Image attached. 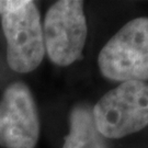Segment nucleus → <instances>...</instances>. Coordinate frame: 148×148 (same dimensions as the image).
<instances>
[{
    "mask_svg": "<svg viewBox=\"0 0 148 148\" xmlns=\"http://www.w3.org/2000/svg\"><path fill=\"white\" fill-rule=\"evenodd\" d=\"M92 114L106 139H121L142 131L148 126V82H121L101 97Z\"/></svg>",
    "mask_w": 148,
    "mask_h": 148,
    "instance_id": "nucleus-1",
    "label": "nucleus"
},
{
    "mask_svg": "<svg viewBox=\"0 0 148 148\" xmlns=\"http://www.w3.org/2000/svg\"><path fill=\"white\" fill-rule=\"evenodd\" d=\"M98 66L111 81L148 82V16L124 24L100 51Z\"/></svg>",
    "mask_w": 148,
    "mask_h": 148,
    "instance_id": "nucleus-2",
    "label": "nucleus"
},
{
    "mask_svg": "<svg viewBox=\"0 0 148 148\" xmlns=\"http://www.w3.org/2000/svg\"><path fill=\"white\" fill-rule=\"evenodd\" d=\"M42 27L45 53L52 63L66 67L82 57L88 36L84 1H56L46 12Z\"/></svg>",
    "mask_w": 148,
    "mask_h": 148,
    "instance_id": "nucleus-3",
    "label": "nucleus"
},
{
    "mask_svg": "<svg viewBox=\"0 0 148 148\" xmlns=\"http://www.w3.org/2000/svg\"><path fill=\"white\" fill-rule=\"evenodd\" d=\"M7 41V63L13 71L31 73L45 55L41 14L34 1L1 16Z\"/></svg>",
    "mask_w": 148,
    "mask_h": 148,
    "instance_id": "nucleus-4",
    "label": "nucleus"
},
{
    "mask_svg": "<svg viewBox=\"0 0 148 148\" xmlns=\"http://www.w3.org/2000/svg\"><path fill=\"white\" fill-rule=\"evenodd\" d=\"M40 130L31 90L20 81L8 86L0 99V147L34 148Z\"/></svg>",
    "mask_w": 148,
    "mask_h": 148,
    "instance_id": "nucleus-5",
    "label": "nucleus"
},
{
    "mask_svg": "<svg viewBox=\"0 0 148 148\" xmlns=\"http://www.w3.org/2000/svg\"><path fill=\"white\" fill-rule=\"evenodd\" d=\"M63 148H110L109 139L101 134L93 120L92 108L77 103L69 114V133Z\"/></svg>",
    "mask_w": 148,
    "mask_h": 148,
    "instance_id": "nucleus-6",
    "label": "nucleus"
},
{
    "mask_svg": "<svg viewBox=\"0 0 148 148\" xmlns=\"http://www.w3.org/2000/svg\"><path fill=\"white\" fill-rule=\"evenodd\" d=\"M29 0H0V14H7L19 10L25 5Z\"/></svg>",
    "mask_w": 148,
    "mask_h": 148,
    "instance_id": "nucleus-7",
    "label": "nucleus"
}]
</instances>
